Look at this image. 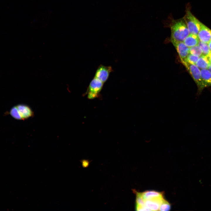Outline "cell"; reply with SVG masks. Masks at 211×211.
<instances>
[{
	"mask_svg": "<svg viewBox=\"0 0 211 211\" xmlns=\"http://www.w3.org/2000/svg\"><path fill=\"white\" fill-rule=\"evenodd\" d=\"M171 31V40L173 44L183 42L190 34L183 19L173 20L170 25Z\"/></svg>",
	"mask_w": 211,
	"mask_h": 211,
	"instance_id": "6da1fadb",
	"label": "cell"
},
{
	"mask_svg": "<svg viewBox=\"0 0 211 211\" xmlns=\"http://www.w3.org/2000/svg\"><path fill=\"white\" fill-rule=\"evenodd\" d=\"M183 19L190 33L197 35L202 23L192 14L188 8L186 9V14Z\"/></svg>",
	"mask_w": 211,
	"mask_h": 211,
	"instance_id": "7a4b0ae2",
	"label": "cell"
},
{
	"mask_svg": "<svg viewBox=\"0 0 211 211\" xmlns=\"http://www.w3.org/2000/svg\"><path fill=\"white\" fill-rule=\"evenodd\" d=\"M181 61L192 76L199 91H202L205 87L202 79L200 70L195 64H190L183 60H181Z\"/></svg>",
	"mask_w": 211,
	"mask_h": 211,
	"instance_id": "3957f363",
	"label": "cell"
},
{
	"mask_svg": "<svg viewBox=\"0 0 211 211\" xmlns=\"http://www.w3.org/2000/svg\"><path fill=\"white\" fill-rule=\"evenodd\" d=\"M103 83L94 77L90 82L86 92L88 98L92 99L98 97L103 88Z\"/></svg>",
	"mask_w": 211,
	"mask_h": 211,
	"instance_id": "277c9868",
	"label": "cell"
},
{
	"mask_svg": "<svg viewBox=\"0 0 211 211\" xmlns=\"http://www.w3.org/2000/svg\"><path fill=\"white\" fill-rule=\"evenodd\" d=\"M113 71L111 66L100 65L97 69L94 77L104 83L107 80L110 74Z\"/></svg>",
	"mask_w": 211,
	"mask_h": 211,
	"instance_id": "5b68a950",
	"label": "cell"
},
{
	"mask_svg": "<svg viewBox=\"0 0 211 211\" xmlns=\"http://www.w3.org/2000/svg\"><path fill=\"white\" fill-rule=\"evenodd\" d=\"M197 36L200 41L208 43L211 40V30L201 23Z\"/></svg>",
	"mask_w": 211,
	"mask_h": 211,
	"instance_id": "8992f818",
	"label": "cell"
},
{
	"mask_svg": "<svg viewBox=\"0 0 211 211\" xmlns=\"http://www.w3.org/2000/svg\"><path fill=\"white\" fill-rule=\"evenodd\" d=\"M164 197L153 198L145 200V205L151 211H158L164 199Z\"/></svg>",
	"mask_w": 211,
	"mask_h": 211,
	"instance_id": "52a82bcc",
	"label": "cell"
},
{
	"mask_svg": "<svg viewBox=\"0 0 211 211\" xmlns=\"http://www.w3.org/2000/svg\"><path fill=\"white\" fill-rule=\"evenodd\" d=\"M16 106L22 120L27 119L34 115L33 112L28 106L21 104Z\"/></svg>",
	"mask_w": 211,
	"mask_h": 211,
	"instance_id": "ba28073f",
	"label": "cell"
},
{
	"mask_svg": "<svg viewBox=\"0 0 211 211\" xmlns=\"http://www.w3.org/2000/svg\"><path fill=\"white\" fill-rule=\"evenodd\" d=\"M175 47L181 60L185 59L190 54L189 48L184 43L180 42L173 44Z\"/></svg>",
	"mask_w": 211,
	"mask_h": 211,
	"instance_id": "9c48e42d",
	"label": "cell"
},
{
	"mask_svg": "<svg viewBox=\"0 0 211 211\" xmlns=\"http://www.w3.org/2000/svg\"><path fill=\"white\" fill-rule=\"evenodd\" d=\"M211 63L208 56L203 55L199 57L195 65L201 69H207Z\"/></svg>",
	"mask_w": 211,
	"mask_h": 211,
	"instance_id": "30bf717a",
	"label": "cell"
},
{
	"mask_svg": "<svg viewBox=\"0 0 211 211\" xmlns=\"http://www.w3.org/2000/svg\"><path fill=\"white\" fill-rule=\"evenodd\" d=\"M201 76L205 87L211 86V73L207 69H201Z\"/></svg>",
	"mask_w": 211,
	"mask_h": 211,
	"instance_id": "8fae6325",
	"label": "cell"
},
{
	"mask_svg": "<svg viewBox=\"0 0 211 211\" xmlns=\"http://www.w3.org/2000/svg\"><path fill=\"white\" fill-rule=\"evenodd\" d=\"M199 41L197 35L190 33L184 40L183 42L190 47L198 45Z\"/></svg>",
	"mask_w": 211,
	"mask_h": 211,
	"instance_id": "7c38bea8",
	"label": "cell"
},
{
	"mask_svg": "<svg viewBox=\"0 0 211 211\" xmlns=\"http://www.w3.org/2000/svg\"><path fill=\"white\" fill-rule=\"evenodd\" d=\"M163 193L155 190H147L142 192V194L143 198L145 200L153 198L163 197Z\"/></svg>",
	"mask_w": 211,
	"mask_h": 211,
	"instance_id": "4fadbf2b",
	"label": "cell"
},
{
	"mask_svg": "<svg viewBox=\"0 0 211 211\" xmlns=\"http://www.w3.org/2000/svg\"><path fill=\"white\" fill-rule=\"evenodd\" d=\"M198 45L200 47L203 55L208 56L211 53L207 43L199 41Z\"/></svg>",
	"mask_w": 211,
	"mask_h": 211,
	"instance_id": "5bb4252c",
	"label": "cell"
},
{
	"mask_svg": "<svg viewBox=\"0 0 211 211\" xmlns=\"http://www.w3.org/2000/svg\"><path fill=\"white\" fill-rule=\"evenodd\" d=\"M189 51L190 54L198 57L203 55L202 50L198 45L189 47Z\"/></svg>",
	"mask_w": 211,
	"mask_h": 211,
	"instance_id": "9a60e30c",
	"label": "cell"
},
{
	"mask_svg": "<svg viewBox=\"0 0 211 211\" xmlns=\"http://www.w3.org/2000/svg\"><path fill=\"white\" fill-rule=\"evenodd\" d=\"M136 195V205L141 206L145 205V200L144 199L142 193L135 191Z\"/></svg>",
	"mask_w": 211,
	"mask_h": 211,
	"instance_id": "2e32d148",
	"label": "cell"
},
{
	"mask_svg": "<svg viewBox=\"0 0 211 211\" xmlns=\"http://www.w3.org/2000/svg\"><path fill=\"white\" fill-rule=\"evenodd\" d=\"M9 113L15 119L18 120H22L19 114L16 106L11 108L10 111Z\"/></svg>",
	"mask_w": 211,
	"mask_h": 211,
	"instance_id": "e0dca14e",
	"label": "cell"
},
{
	"mask_svg": "<svg viewBox=\"0 0 211 211\" xmlns=\"http://www.w3.org/2000/svg\"><path fill=\"white\" fill-rule=\"evenodd\" d=\"M199 57L198 56L190 53L186 58L183 60L190 64H195Z\"/></svg>",
	"mask_w": 211,
	"mask_h": 211,
	"instance_id": "ac0fdd59",
	"label": "cell"
},
{
	"mask_svg": "<svg viewBox=\"0 0 211 211\" xmlns=\"http://www.w3.org/2000/svg\"><path fill=\"white\" fill-rule=\"evenodd\" d=\"M171 206L168 201L164 199L159 208V210L167 211L171 209Z\"/></svg>",
	"mask_w": 211,
	"mask_h": 211,
	"instance_id": "d6986e66",
	"label": "cell"
},
{
	"mask_svg": "<svg viewBox=\"0 0 211 211\" xmlns=\"http://www.w3.org/2000/svg\"><path fill=\"white\" fill-rule=\"evenodd\" d=\"M135 209L137 211H151L145 205L141 206L136 205Z\"/></svg>",
	"mask_w": 211,
	"mask_h": 211,
	"instance_id": "ffe728a7",
	"label": "cell"
},
{
	"mask_svg": "<svg viewBox=\"0 0 211 211\" xmlns=\"http://www.w3.org/2000/svg\"><path fill=\"white\" fill-rule=\"evenodd\" d=\"M89 165V161L87 160H83L82 161V165L83 167H86Z\"/></svg>",
	"mask_w": 211,
	"mask_h": 211,
	"instance_id": "44dd1931",
	"label": "cell"
},
{
	"mask_svg": "<svg viewBox=\"0 0 211 211\" xmlns=\"http://www.w3.org/2000/svg\"><path fill=\"white\" fill-rule=\"evenodd\" d=\"M207 44L211 52V40H210Z\"/></svg>",
	"mask_w": 211,
	"mask_h": 211,
	"instance_id": "7402d4cb",
	"label": "cell"
},
{
	"mask_svg": "<svg viewBox=\"0 0 211 211\" xmlns=\"http://www.w3.org/2000/svg\"><path fill=\"white\" fill-rule=\"evenodd\" d=\"M207 69L210 71V72L211 73V63L210 66Z\"/></svg>",
	"mask_w": 211,
	"mask_h": 211,
	"instance_id": "603a6c76",
	"label": "cell"
},
{
	"mask_svg": "<svg viewBox=\"0 0 211 211\" xmlns=\"http://www.w3.org/2000/svg\"><path fill=\"white\" fill-rule=\"evenodd\" d=\"M211 62V53L209 54V55L208 56Z\"/></svg>",
	"mask_w": 211,
	"mask_h": 211,
	"instance_id": "cb8c5ba5",
	"label": "cell"
}]
</instances>
